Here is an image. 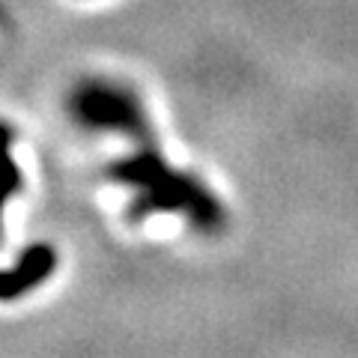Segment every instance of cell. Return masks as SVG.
<instances>
[{
	"label": "cell",
	"instance_id": "1",
	"mask_svg": "<svg viewBox=\"0 0 358 358\" xmlns=\"http://www.w3.org/2000/svg\"><path fill=\"white\" fill-rule=\"evenodd\" d=\"M108 176L120 185L134 188V200L129 206L131 221H143L152 212H182L200 233H218L227 224L221 200L194 173L176 171L171 162H164L155 143H143L138 152L110 162Z\"/></svg>",
	"mask_w": 358,
	"mask_h": 358
},
{
	"label": "cell",
	"instance_id": "2",
	"mask_svg": "<svg viewBox=\"0 0 358 358\" xmlns=\"http://www.w3.org/2000/svg\"><path fill=\"white\" fill-rule=\"evenodd\" d=\"M72 114L87 129L126 134L134 143H155L141 99L114 81H84L72 93Z\"/></svg>",
	"mask_w": 358,
	"mask_h": 358
},
{
	"label": "cell",
	"instance_id": "3",
	"mask_svg": "<svg viewBox=\"0 0 358 358\" xmlns=\"http://www.w3.org/2000/svg\"><path fill=\"white\" fill-rule=\"evenodd\" d=\"M54 268H57V251L51 245H45V242L27 245L3 275V299L13 301V299L33 293L45 278L54 275Z\"/></svg>",
	"mask_w": 358,
	"mask_h": 358
}]
</instances>
